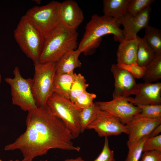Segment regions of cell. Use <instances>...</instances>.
Listing matches in <instances>:
<instances>
[{
	"label": "cell",
	"instance_id": "6da1fadb",
	"mask_svg": "<svg viewBox=\"0 0 161 161\" xmlns=\"http://www.w3.org/2000/svg\"><path fill=\"white\" fill-rule=\"evenodd\" d=\"M26 125L25 131L4 147L6 151L20 150L23 157L22 161H32L52 149L80 150L72 141L74 137L47 105L28 112Z\"/></svg>",
	"mask_w": 161,
	"mask_h": 161
},
{
	"label": "cell",
	"instance_id": "7a4b0ae2",
	"mask_svg": "<svg viewBox=\"0 0 161 161\" xmlns=\"http://www.w3.org/2000/svg\"><path fill=\"white\" fill-rule=\"evenodd\" d=\"M120 24L113 18L94 14L85 27V31L78 48L85 55H91L96 51L105 35L112 34L114 40L120 43L125 40Z\"/></svg>",
	"mask_w": 161,
	"mask_h": 161
},
{
	"label": "cell",
	"instance_id": "3957f363",
	"mask_svg": "<svg viewBox=\"0 0 161 161\" xmlns=\"http://www.w3.org/2000/svg\"><path fill=\"white\" fill-rule=\"evenodd\" d=\"M78 33L61 22L44 38L39 62L56 63L67 52L78 49Z\"/></svg>",
	"mask_w": 161,
	"mask_h": 161
},
{
	"label": "cell",
	"instance_id": "277c9868",
	"mask_svg": "<svg viewBox=\"0 0 161 161\" xmlns=\"http://www.w3.org/2000/svg\"><path fill=\"white\" fill-rule=\"evenodd\" d=\"M15 39L26 56L34 63L39 61L44 38L24 15L14 31Z\"/></svg>",
	"mask_w": 161,
	"mask_h": 161
},
{
	"label": "cell",
	"instance_id": "5b68a950",
	"mask_svg": "<svg viewBox=\"0 0 161 161\" xmlns=\"http://www.w3.org/2000/svg\"><path fill=\"white\" fill-rule=\"evenodd\" d=\"M47 105L52 114L60 119L75 138L81 133L80 115L81 110L69 99L53 93Z\"/></svg>",
	"mask_w": 161,
	"mask_h": 161
},
{
	"label": "cell",
	"instance_id": "8992f818",
	"mask_svg": "<svg viewBox=\"0 0 161 161\" xmlns=\"http://www.w3.org/2000/svg\"><path fill=\"white\" fill-rule=\"evenodd\" d=\"M35 72L32 87L33 95L38 107L47 105L54 93L53 80L56 74L55 63H34Z\"/></svg>",
	"mask_w": 161,
	"mask_h": 161
},
{
	"label": "cell",
	"instance_id": "52a82bcc",
	"mask_svg": "<svg viewBox=\"0 0 161 161\" xmlns=\"http://www.w3.org/2000/svg\"><path fill=\"white\" fill-rule=\"evenodd\" d=\"M13 74V78L4 79L10 87L12 104L24 111L29 112L36 109L38 107L32 93L33 79L23 78L17 66L15 67Z\"/></svg>",
	"mask_w": 161,
	"mask_h": 161
},
{
	"label": "cell",
	"instance_id": "ba28073f",
	"mask_svg": "<svg viewBox=\"0 0 161 161\" xmlns=\"http://www.w3.org/2000/svg\"><path fill=\"white\" fill-rule=\"evenodd\" d=\"M59 2L53 1L46 5L34 6L25 15L44 38L59 24Z\"/></svg>",
	"mask_w": 161,
	"mask_h": 161
},
{
	"label": "cell",
	"instance_id": "9c48e42d",
	"mask_svg": "<svg viewBox=\"0 0 161 161\" xmlns=\"http://www.w3.org/2000/svg\"><path fill=\"white\" fill-rule=\"evenodd\" d=\"M132 97H120L106 102H96L95 103L103 111L107 112L119 119L126 125L133 120L134 116L141 112L137 106L129 102Z\"/></svg>",
	"mask_w": 161,
	"mask_h": 161
},
{
	"label": "cell",
	"instance_id": "30bf717a",
	"mask_svg": "<svg viewBox=\"0 0 161 161\" xmlns=\"http://www.w3.org/2000/svg\"><path fill=\"white\" fill-rule=\"evenodd\" d=\"M86 129H93L100 137L117 136L128 134L126 125L119 118L110 113L100 110L96 119Z\"/></svg>",
	"mask_w": 161,
	"mask_h": 161
},
{
	"label": "cell",
	"instance_id": "8fae6325",
	"mask_svg": "<svg viewBox=\"0 0 161 161\" xmlns=\"http://www.w3.org/2000/svg\"><path fill=\"white\" fill-rule=\"evenodd\" d=\"M151 9V8L149 7L134 16L127 10L117 20L119 23L123 27V30L125 40L136 38L137 33L148 25Z\"/></svg>",
	"mask_w": 161,
	"mask_h": 161
},
{
	"label": "cell",
	"instance_id": "7c38bea8",
	"mask_svg": "<svg viewBox=\"0 0 161 161\" xmlns=\"http://www.w3.org/2000/svg\"><path fill=\"white\" fill-rule=\"evenodd\" d=\"M111 71L114 79V89L113 99L120 97H128L135 95L138 85L135 78L127 71L119 68L117 64H112Z\"/></svg>",
	"mask_w": 161,
	"mask_h": 161
},
{
	"label": "cell",
	"instance_id": "4fadbf2b",
	"mask_svg": "<svg viewBox=\"0 0 161 161\" xmlns=\"http://www.w3.org/2000/svg\"><path fill=\"white\" fill-rule=\"evenodd\" d=\"M134 98L129 102L135 106L161 104V83H138Z\"/></svg>",
	"mask_w": 161,
	"mask_h": 161
},
{
	"label": "cell",
	"instance_id": "5bb4252c",
	"mask_svg": "<svg viewBox=\"0 0 161 161\" xmlns=\"http://www.w3.org/2000/svg\"><path fill=\"white\" fill-rule=\"evenodd\" d=\"M58 11L60 22L76 30L84 19L82 10L77 2L72 0L59 2Z\"/></svg>",
	"mask_w": 161,
	"mask_h": 161
},
{
	"label": "cell",
	"instance_id": "9a60e30c",
	"mask_svg": "<svg viewBox=\"0 0 161 161\" xmlns=\"http://www.w3.org/2000/svg\"><path fill=\"white\" fill-rule=\"evenodd\" d=\"M161 124V118L151 119L134 117L130 123L126 125L128 131V141H139L150 135L153 130Z\"/></svg>",
	"mask_w": 161,
	"mask_h": 161
},
{
	"label": "cell",
	"instance_id": "2e32d148",
	"mask_svg": "<svg viewBox=\"0 0 161 161\" xmlns=\"http://www.w3.org/2000/svg\"><path fill=\"white\" fill-rule=\"evenodd\" d=\"M138 44L137 37L133 40H125L120 43L116 53L117 63L125 64L136 63Z\"/></svg>",
	"mask_w": 161,
	"mask_h": 161
},
{
	"label": "cell",
	"instance_id": "e0dca14e",
	"mask_svg": "<svg viewBox=\"0 0 161 161\" xmlns=\"http://www.w3.org/2000/svg\"><path fill=\"white\" fill-rule=\"evenodd\" d=\"M82 53L78 48L65 54L55 63L56 73L69 74L74 72V70L81 67L82 63L79 60Z\"/></svg>",
	"mask_w": 161,
	"mask_h": 161
},
{
	"label": "cell",
	"instance_id": "ac0fdd59",
	"mask_svg": "<svg viewBox=\"0 0 161 161\" xmlns=\"http://www.w3.org/2000/svg\"><path fill=\"white\" fill-rule=\"evenodd\" d=\"M74 72L69 74H55L53 80L54 93L69 99L72 85L75 77Z\"/></svg>",
	"mask_w": 161,
	"mask_h": 161
},
{
	"label": "cell",
	"instance_id": "d6986e66",
	"mask_svg": "<svg viewBox=\"0 0 161 161\" xmlns=\"http://www.w3.org/2000/svg\"><path fill=\"white\" fill-rule=\"evenodd\" d=\"M130 0H104V15L117 20L127 10Z\"/></svg>",
	"mask_w": 161,
	"mask_h": 161
},
{
	"label": "cell",
	"instance_id": "ffe728a7",
	"mask_svg": "<svg viewBox=\"0 0 161 161\" xmlns=\"http://www.w3.org/2000/svg\"><path fill=\"white\" fill-rule=\"evenodd\" d=\"M138 40L136 63L139 66L146 67L155 58L157 54L144 38L137 35Z\"/></svg>",
	"mask_w": 161,
	"mask_h": 161
},
{
	"label": "cell",
	"instance_id": "44dd1931",
	"mask_svg": "<svg viewBox=\"0 0 161 161\" xmlns=\"http://www.w3.org/2000/svg\"><path fill=\"white\" fill-rule=\"evenodd\" d=\"M142 78L145 82L152 83L161 78V54L157 55L154 60L146 66Z\"/></svg>",
	"mask_w": 161,
	"mask_h": 161
},
{
	"label": "cell",
	"instance_id": "7402d4cb",
	"mask_svg": "<svg viewBox=\"0 0 161 161\" xmlns=\"http://www.w3.org/2000/svg\"><path fill=\"white\" fill-rule=\"evenodd\" d=\"M145 29V34L143 38L157 55L161 54V30L149 25Z\"/></svg>",
	"mask_w": 161,
	"mask_h": 161
},
{
	"label": "cell",
	"instance_id": "603a6c76",
	"mask_svg": "<svg viewBox=\"0 0 161 161\" xmlns=\"http://www.w3.org/2000/svg\"><path fill=\"white\" fill-rule=\"evenodd\" d=\"M100 110L95 103L90 106L81 109L80 115L81 133L83 132L87 126L96 119Z\"/></svg>",
	"mask_w": 161,
	"mask_h": 161
},
{
	"label": "cell",
	"instance_id": "cb8c5ba5",
	"mask_svg": "<svg viewBox=\"0 0 161 161\" xmlns=\"http://www.w3.org/2000/svg\"><path fill=\"white\" fill-rule=\"evenodd\" d=\"M149 137V135H147L136 142H132L128 141L126 144L128 152L125 161H139L143 152V143Z\"/></svg>",
	"mask_w": 161,
	"mask_h": 161
},
{
	"label": "cell",
	"instance_id": "d4e9b609",
	"mask_svg": "<svg viewBox=\"0 0 161 161\" xmlns=\"http://www.w3.org/2000/svg\"><path fill=\"white\" fill-rule=\"evenodd\" d=\"M89 86L83 75L80 73H75L70 92L69 99L72 102L78 95L86 90Z\"/></svg>",
	"mask_w": 161,
	"mask_h": 161
},
{
	"label": "cell",
	"instance_id": "484cf974",
	"mask_svg": "<svg viewBox=\"0 0 161 161\" xmlns=\"http://www.w3.org/2000/svg\"><path fill=\"white\" fill-rule=\"evenodd\" d=\"M137 106L141 110V112L134 117L151 119L161 118V104L140 105Z\"/></svg>",
	"mask_w": 161,
	"mask_h": 161
},
{
	"label": "cell",
	"instance_id": "4316f807",
	"mask_svg": "<svg viewBox=\"0 0 161 161\" xmlns=\"http://www.w3.org/2000/svg\"><path fill=\"white\" fill-rule=\"evenodd\" d=\"M154 0H130L127 10L132 15L136 16L150 7Z\"/></svg>",
	"mask_w": 161,
	"mask_h": 161
},
{
	"label": "cell",
	"instance_id": "83f0119b",
	"mask_svg": "<svg viewBox=\"0 0 161 161\" xmlns=\"http://www.w3.org/2000/svg\"><path fill=\"white\" fill-rule=\"evenodd\" d=\"M96 97L94 94L90 93L86 91L78 95L72 102L78 107L83 109L92 105L94 100Z\"/></svg>",
	"mask_w": 161,
	"mask_h": 161
},
{
	"label": "cell",
	"instance_id": "f1b7e54d",
	"mask_svg": "<svg viewBox=\"0 0 161 161\" xmlns=\"http://www.w3.org/2000/svg\"><path fill=\"white\" fill-rule=\"evenodd\" d=\"M117 65L119 68L127 71L137 79L143 78L146 68L145 67L139 66L136 63L130 64L117 63Z\"/></svg>",
	"mask_w": 161,
	"mask_h": 161
},
{
	"label": "cell",
	"instance_id": "f546056e",
	"mask_svg": "<svg viewBox=\"0 0 161 161\" xmlns=\"http://www.w3.org/2000/svg\"><path fill=\"white\" fill-rule=\"evenodd\" d=\"M157 150L161 151V135L149 137L144 142L143 152Z\"/></svg>",
	"mask_w": 161,
	"mask_h": 161
},
{
	"label": "cell",
	"instance_id": "4dcf8cb0",
	"mask_svg": "<svg viewBox=\"0 0 161 161\" xmlns=\"http://www.w3.org/2000/svg\"><path fill=\"white\" fill-rule=\"evenodd\" d=\"M93 161H115L114 152L109 148L107 137H105L104 145L101 152Z\"/></svg>",
	"mask_w": 161,
	"mask_h": 161
},
{
	"label": "cell",
	"instance_id": "1f68e13d",
	"mask_svg": "<svg viewBox=\"0 0 161 161\" xmlns=\"http://www.w3.org/2000/svg\"><path fill=\"white\" fill-rule=\"evenodd\" d=\"M143 152L140 161H161V151L153 150Z\"/></svg>",
	"mask_w": 161,
	"mask_h": 161
},
{
	"label": "cell",
	"instance_id": "d6a6232c",
	"mask_svg": "<svg viewBox=\"0 0 161 161\" xmlns=\"http://www.w3.org/2000/svg\"><path fill=\"white\" fill-rule=\"evenodd\" d=\"M161 132V124L155 128L150 134L149 137L156 136L159 135Z\"/></svg>",
	"mask_w": 161,
	"mask_h": 161
},
{
	"label": "cell",
	"instance_id": "836d02e7",
	"mask_svg": "<svg viewBox=\"0 0 161 161\" xmlns=\"http://www.w3.org/2000/svg\"><path fill=\"white\" fill-rule=\"evenodd\" d=\"M65 161H85L81 157H78L75 159H71L66 160Z\"/></svg>",
	"mask_w": 161,
	"mask_h": 161
},
{
	"label": "cell",
	"instance_id": "e575fe53",
	"mask_svg": "<svg viewBox=\"0 0 161 161\" xmlns=\"http://www.w3.org/2000/svg\"><path fill=\"white\" fill-rule=\"evenodd\" d=\"M36 1H35L36 2L37 4H40L41 1L40 0H36Z\"/></svg>",
	"mask_w": 161,
	"mask_h": 161
},
{
	"label": "cell",
	"instance_id": "d590c367",
	"mask_svg": "<svg viewBox=\"0 0 161 161\" xmlns=\"http://www.w3.org/2000/svg\"><path fill=\"white\" fill-rule=\"evenodd\" d=\"M13 161H20L18 160H13ZM40 161H47V160H41Z\"/></svg>",
	"mask_w": 161,
	"mask_h": 161
},
{
	"label": "cell",
	"instance_id": "8d00e7d4",
	"mask_svg": "<svg viewBox=\"0 0 161 161\" xmlns=\"http://www.w3.org/2000/svg\"><path fill=\"white\" fill-rule=\"evenodd\" d=\"M1 76L0 73V83H1Z\"/></svg>",
	"mask_w": 161,
	"mask_h": 161
},
{
	"label": "cell",
	"instance_id": "74e56055",
	"mask_svg": "<svg viewBox=\"0 0 161 161\" xmlns=\"http://www.w3.org/2000/svg\"><path fill=\"white\" fill-rule=\"evenodd\" d=\"M0 161H3L2 160H1L0 158ZM13 161V160H9V161Z\"/></svg>",
	"mask_w": 161,
	"mask_h": 161
}]
</instances>
